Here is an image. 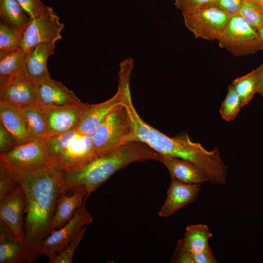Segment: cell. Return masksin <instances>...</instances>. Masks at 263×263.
<instances>
[{
    "label": "cell",
    "mask_w": 263,
    "mask_h": 263,
    "mask_svg": "<svg viewBox=\"0 0 263 263\" xmlns=\"http://www.w3.org/2000/svg\"><path fill=\"white\" fill-rule=\"evenodd\" d=\"M89 196L84 187L76 188L71 195H66L65 191H61L57 198L56 209L51 222L50 232L60 228L70 221Z\"/></svg>",
    "instance_id": "17"
},
{
    "label": "cell",
    "mask_w": 263,
    "mask_h": 263,
    "mask_svg": "<svg viewBox=\"0 0 263 263\" xmlns=\"http://www.w3.org/2000/svg\"><path fill=\"white\" fill-rule=\"evenodd\" d=\"M79 134L76 130H74L61 134L49 136L44 139L47 152L53 165Z\"/></svg>",
    "instance_id": "26"
},
{
    "label": "cell",
    "mask_w": 263,
    "mask_h": 263,
    "mask_svg": "<svg viewBox=\"0 0 263 263\" xmlns=\"http://www.w3.org/2000/svg\"><path fill=\"white\" fill-rule=\"evenodd\" d=\"M212 236L206 224L189 225L186 228L183 239L178 241L176 248L190 252L204 251L210 248L208 240Z\"/></svg>",
    "instance_id": "21"
},
{
    "label": "cell",
    "mask_w": 263,
    "mask_h": 263,
    "mask_svg": "<svg viewBox=\"0 0 263 263\" xmlns=\"http://www.w3.org/2000/svg\"><path fill=\"white\" fill-rule=\"evenodd\" d=\"M36 105L42 106L78 105L83 103L74 92L51 78L34 83Z\"/></svg>",
    "instance_id": "14"
},
{
    "label": "cell",
    "mask_w": 263,
    "mask_h": 263,
    "mask_svg": "<svg viewBox=\"0 0 263 263\" xmlns=\"http://www.w3.org/2000/svg\"><path fill=\"white\" fill-rule=\"evenodd\" d=\"M0 162L9 169L29 171L53 165L47 152L44 139H33L0 154Z\"/></svg>",
    "instance_id": "7"
},
{
    "label": "cell",
    "mask_w": 263,
    "mask_h": 263,
    "mask_svg": "<svg viewBox=\"0 0 263 263\" xmlns=\"http://www.w3.org/2000/svg\"><path fill=\"white\" fill-rule=\"evenodd\" d=\"M0 98L19 107L36 105L34 84L20 75L0 87Z\"/></svg>",
    "instance_id": "19"
},
{
    "label": "cell",
    "mask_w": 263,
    "mask_h": 263,
    "mask_svg": "<svg viewBox=\"0 0 263 263\" xmlns=\"http://www.w3.org/2000/svg\"><path fill=\"white\" fill-rule=\"evenodd\" d=\"M200 189L201 185L186 184L171 179L166 201L158 215L169 217L180 208L193 203L197 199Z\"/></svg>",
    "instance_id": "16"
},
{
    "label": "cell",
    "mask_w": 263,
    "mask_h": 263,
    "mask_svg": "<svg viewBox=\"0 0 263 263\" xmlns=\"http://www.w3.org/2000/svg\"><path fill=\"white\" fill-rule=\"evenodd\" d=\"M90 135L98 156L127 142L135 141L134 123L124 102L110 113Z\"/></svg>",
    "instance_id": "4"
},
{
    "label": "cell",
    "mask_w": 263,
    "mask_h": 263,
    "mask_svg": "<svg viewBox=\"0 0 263 263\" xmlns=\"http://www.w3.org/2000/svg\"><path fill=\"white\" fill-rule=\"evenodd\" d=\"M130 80L126 77L119 79L117 92L107 100L98 104H88L76 128L79 134H92L110 113L124 102L131 94Z\"/></svg>",
    "instance_id": "10"
},
{
    "label": "cell",
    "mask_w": 263,
    "mask_h": 263,
    "mask_svg": "<svg viewBox=\"0 0 263 263\" xmlns=\"http://www.w3.org/2000/svg\"><path fill=\"white\" fill-rule=\"evenodd\" d=\"M10 170L25 197L24 259L32 263L38 259L40 244L50 233L63 171L54 165L29 171Z\"/></svg>",
    "instance_id": "1"
},
{
    "label": "cell",
    "mask_w": 263,
    "mask_h": 263,
    "mask_svg": "<svg viewBox=\"0 0 263 263\" xmlns=\"http://www.w3.org/2000/svg\"><path fill=\"white\" fill-rule=\"evenodd\" d=\"M0 119L18 145L31 140L18 106L2 98H0Z\"/></svg>",
    "instance_id": "20"
},
{
    "label": "cell",
    "mask_w": 263,
    "mask_h": 263,
    "mask_svg": "<svg viewBox=\"0 0 263 263\" xmlns=\"http://www.w3.org/2000/svg\"><path fill=\"white\" fill-rule=\"evenodd\" d=\"M182 14L186 26L196 38L210 41L219 39L231 16L211 5Z\"/></svg>",
    "instance_id": "6"
},
{
    "label": "cell",
    "mask_w": 263,
    "mask_h": 263,
    "mask_svg": "<svg viewBox=\"0 0 263 263\" xmlns=\"http://www.w3.org/2000/svg\"><path fill=\"white\" fill-rule=\"evenodd\" d=\"M25 206V197L21 186L13 194L0 202V220L23 245V216Z\"/></svg>",
    "instance_id": "15"
},
{
    "label": "cell",
    "mask_w": 263,
    "mask_h": 263,
    "mask_svg": "<svg viewBox=\"0 0 263 263\" xmlns=\"http://www.w3.org/2000/svg\"><path fill=\"white\" fill-rule=\"evenodd\" d=\"M243 107L241 99L232 84L228 86L227 94L221 103L219 113L222 118L229 122L234 120Z\"/></svg>",
    "instance_id": "29"
},
{
    "label": "cell",
    "mask_w": 263,
    "mask_h": 263,
    "mask_svg": "<svg viewBox=\"0 0 263 263\" xmlns=\"http://www.w3.org/2000/svg\"><path fill=\"white\" fill-rule=\"evenodd\" d=\"M20 186L9 168L0 162V202L13 194Z\"/></svg>",
    "instance_id": "32"
},
{
    "label": "cell",
    "mask_w": 263,
    "mask_h": 263,
    "mask_svg": "<svg viewBox=\"0 0 263 263\" xmlns=\"http://www.w3.org/2000/svg\"><path fill=\"white\" fill-rule=\"evenodd\" d=\"M257 31L263 41V24L258 28Z\"/></svg>",
    "instance_id": "39"
},
{
    "label": "cell",
    "mask_w": 263,
    "mask_h": 263,
    "mask_svg": "<svg viewBox=\"0 0 263 263\" xmlns=\"http://www.w3.org/2000/svg\"><path fill=\"white\" fill-rule=\"evenodd\" d=\"M214 0H175L174 5L182 13L210 4Z\"/></svg>",
    "instance_id": "37"
},
{
    "label": "cell",
    "mask_w": 263,
    "mask_h": 263,
    "mask_svg": "<svg viewBox=\"0 0 263 263\" xmlns=\"http://www.w3.org/2000/svg\"><path fill=\"white\" fill-rule=\"evenodd\" d=\"M98 157L91 136L80 134L54 165L62 171L81 168Z\"/></svg>",
    "instance_id": "12"
},
{
    "label": "cell",
    "mask_w": 263,
    "mask_h": 263,
    "mask_svg": "<svg viewBox=\"0 0 263 263\" xmlns=\"http://www.w3.org/2000/svg\"><path fill=\"white\" fill-rule=\"evenodd\" d=\"M168 169L171 179L189 184L208 182L204 172L194 163L182 159L162 156L160 161Z\"/></svg>",
    "instance_id": "18"
},
{
    "label": "cell",
    "mask_w": 263,
    "mask_h": 263,
    "mask_svg": "<svg viewBox=\"0 0 263 263\" xmlns=\"http://www.w3.org/2000/svg\"><path fill=\"white\" fill-rule=\"evenodd\" d=\"M172 262L178 263H217L211 248L199 252H190L176 248Z\"/></svg>",
    "instance_id": "30"
},
{
    "label": "cell",
    "mask_w": 263,
    "mask_h": 263,
    "mask_svg": "<svg viewBox=\"0 0 263 263\" xmlns=\"http://www.w3.org/2000/svg\"><path fill=\"white\" fill-rule=\"evenodd\" d=\"M87 226H84L75 238L52 260L49 263H73L75 252L82 240Z\"/></svg>",
    "instance_id": "33"
},
{
    "label": "cell",
    "mask_w": 263,
    "mask_h": 263,
    "mask_svg": "<svg viewBox=\"0 0 263 263\" xmlns=\"http://www.w3.org/2000/svg\"><path fill=\"white\" fill-rule=\"evenodd\" d=\"M18 144L12 135L0 122V154L7 152Z\"/></svg>",
    "instance_id": "36"
},
{
    "label": "cell",
    "mask_w": 263,
    "mask_h": 263,
    "mask_svg": "<svg viewBox=\"0 0 263 263\" xmlns=\"http://www.w3.org/2000/svg\"><path fill=\"white\" fill-rule=\"evenodd\" d=\"M25 53L20 48L11 52L0 53V87L22 75Z\"/></svg>",
    "instance_id": "24"
},
{
    "label": "cell",
    "mask_w": 263,
    "mask_h": 263,
    "mask_svg": "<svg viewBox=\"0 0 263 263\" xmlns=\"http://www.w3.org/2000/svg\"><path fill=\"white\" fill-rule=\"evenodd\" d=\"M64 24L53 8H46L31 22L23 33L21 47L26 52L31 47L39 43L55 44L61 39V33Z\"/></svg>",
    "instance_id": "8"
},
{
    "label": "cell",
    "mask_w": 263,
    "mask_h": 263,
    "mask_svg": "<svg viewBox=\"0 0 263 263\" xmlns=\"http://www.w3.org/2000/svg\"><path fill=\"white\" fill-rule=\"evenodd\" d=\"M231 84L238 94L244 107L257 93L258 82L256 70L235 79Z\"/></svg>",
    "instance_id": "27"
},
{
    "label": "cell",
    "mask_w": 263,
    "mask_h": 263,
    "mask_svg": "<svg viewBox=\"0 0 263 263\" xmlns=\"http://www.w3.org/2000/svg\"><path fill=\"white\" fill-rule=\"evenodd\" d=\"M0 16L3 22L23 33L31 21L16 0H0Z\"/></svg>",
    "instance_id": "25"
},
{
    "label": "cell",
    "mask_w": 263,
    "mask_h": 263,
    "mask_svg": "<svg viewBox=\"0 0 263 263\" xmlns=\"http://www.w3.org/2000/svg\"><path fill=\"white\" fill-rule=\"evenodd\" d=\"M162 156L147 144L130 141L98 156L85 166L62 172V191L84 187L90 195L114 173L128 165L149 159L159 161Z\"/></svg>",
    "instance_id": "2"
},
{
    "label": "cell",
    "mask_w": 263,
    "mask_h": 263,
    "mask_svg": "<svg viewBox=\"0 0 263 263\" xmlns=\"http://www.w3.org/2000/svg\"><path fill=\"white\" fill-rule=\"evenodd\" d=\"M86 200L70 221L60 228L52 231L42 242L39 253L46 256L49 261L60 253L84 226L92 222L93 217L85 207Z\"/></svg>",
    "instance_id": "9"
},
{
    "label": "cell",
    "mask_w": 263,
    "mask_h": 263,
    "mask_svg": "<svg viewBox=\"0 0 263 263\" xmlns=\"http://www.w3.org/2000/svg\"><path fill=\"white\" fill-rule=\"evenodd\" d=\"M24 245L0 220V263L24 262Z\"/></svg>",
    "instance_id": "22"
},
{
    "label": "cell",
    "mask_w": 263,
    "mask_h": 263,
    "mask_svg": "<svg viewBox=\"0 0 263 263\" xmlns=\"http://www.w3.org/2000/svg\"><path fill=\"white\" fill-rule=\"evenodd\" d=\"M220 47L235 56L249 55L263 49L258 31L239 15L231 16L218 40Z\"/></svg>",
    "instance_id": "5"
},
{
    "label": "cell",
    "mask_w": 263,
    "mask_h": 263,
    "mask_svg": "<svg viewBox=\"0 0 263 263\" xmlns=\"http://www.w3.org/2000/svg\"><path fill=\"white\" fill-rule=\"evenodd\" d=\"M238 15L257 30L263 24V10L254 0H243Z\"/></svg>",
    "instance_id": "31"
},
{
    "label": "cell",
    "mask_w": 263,
    "mask_h": 263,
    "mask_svg": "<svg viewBox=\"0 0 263 263\" xmlns=\"http://www.w3.org/2000/svg\"><path fill=\"white\" fill-rule=\"evenodd\" d=\"M243 0H214L209 5L216 7L230 16L238 15Z\"/></svg>",
    "instance_id": "35"
},
{
    "label": "cell",
    "mask_w": 263,
    "mask_h": 263,
    "mask_svg": "<svg viewBox=\"0 0 263 263\" xmlns=\"http://www.w3.org/2000/svg\"><path fill=\"white\" fill-rule=\"evenodd\" d=\"M87 105L40 106L46 118L48 136L76 130Z\"/></svg>",
    "instance_id": "11"
},
{
    "label": "cell",
    "mask_w": 263,
    "mask_h": 263,
    "mask_svg": "<svg viewBox=\"0 0 263 263\" xmlns=\"http://www.w3.org/2000/svg\"><path fill=\"white\" fill-rule=\"evenodd\" d=\"M254 1L262 8L263 10V0H254Z\"/></svg>",
    "instance_id": "40"
},
{
    "label": "cell",
    "mask_w": 263,
    "mask_h": 263,
    "mask_svg": "<svg viewBox=\"0 0 263 263\" xmlns=\"http://www.w3.org/2000/svg\"><path fill=\"white\" fill-rule=\"evenodd\" d=\"M147 144L162 156L194 163L204 172L210 184H226L228 168L217 147L208 150L201 143L192 141L186 133L170 137L150 125Z\"/></svg>",
    "instance_id": "3"
},
{
    "label": "cell",
    "mask_w": 263,
    "mask_h": 263,
    "mask_svg": "<svg viewBox=\"0 0 263 263\" xmlns=\"http://www.w3.org/2000/svg\"><path fill=\"white\" fill-rule=\"evenodd\" d=\"M31 139H44L48 136L44 113L40 106L33 104L19 107Z\"/></svg>",
    "instance_id": "23"
},
{
    "label": "cell",
    "mask_w": 263,
    "mask_h": 263,
    "mask_svg": "<svg viewBox=\"0 0 263 263\" xmlns=\"http://www.w3.org/2000/svg\"><path fill=\"white\" fill-rule=\"evenodd\" d=\"M23 32L1 21L0 24V53L20 48Z\"/></svg>",
    "instance_id": "28"
},
{
    "label": "cell",
    "mask_w": 263,
    "mask_h": 263,
    "mask_svg": "<svg viewBox=\"0 0 263 263\" xmlns=\"http://www.w3.org/2000/svg\"><path fill=\"white\" fill-rule=\"evenodd\" d=\"M258 82L257 93L263 97V64L255 69Z\"/></svg>",
    "instance_id": "38"
},
{
    "label": "cell",
    "mask_w": 263,
    "mask_h": 263,
    "mask_svg": "<svg viewBox=\"0 0 263 263\" xmlns=\"http://www.w3.org/2000/svg\"><path fill=\"white\" fill-rule=\"evenodd\" d=\"M31 19H35L47 7L41 0H16Z\"/></svg>",
    "instance_id": "34"
},
{
    "label": "cell",
    "mask_w": 263,
    "mask_h": 263,
    "mask_svg": "<svg viewBox=\"0 0 263 263\" xmlns=\"http://www.w3.org/2000/svg\"><path fill=\"white\" fill-rule=\"evenodd\" d=\"M55 48V44L42 43L27 50L22 70L23 76L33 83L51 78L47 61L54 54Z\"/></svg>",
    "instance_id": "13"
}]
</instances>
